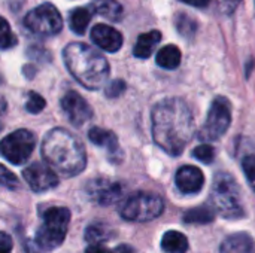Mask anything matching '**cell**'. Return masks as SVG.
I'll return each instance as SVG.
<instances>
[{"mask_svg": "<svg viewBox=\"0 0 255 253\" xmlns=\"http://www.w3.org/2000/svg\"><path fill=\"white\" fill-rule=\"evenodd\" d=\"M25 183L33 192H45L58 185V177L55 171L42 163H34L22 171Z\"/></svg>", "mask_w": 255, "mask_h": 253, "instance_id": "11", "label": "cell"}, {"mask_svg": "<svg viewBox=\"0 0 255 253\" xmlns=\"http://www.w3.org/2000/svg\"><path fill=\"white\" fill-rule=\"evenodd\" d=\"M61 109L75 127H82L93 116L91 106L76 91H69L64 94V97L61 98Z\"/></svg>", "mask_w": 255, "mask_h": 253, "instance_id": "12", "label": "cell"}, {"mask_svg": "<svg viewBox=\"0 0 255 253\" xmlns=\"http://www.w3.org/2000/svg\"><path fill=\"white\" fill-rule=\"evenodd\" d=\"M175 25H176V30L181 36H184L185 39H191L194 37L196 31H197V22L185 15V13H179L176 15V19H175Z\"/></svg>", "mask_w": 255, "mask_h": 253, "instance_id": "24", "label": "cell"}, {"mask_svg": "<svg viewBox=\"0 0 255 253\" xmlns=\"http://www.w3.org/2000/svg\"><path fill=\"white\" fill-rule=\"evenodd\" d=\"M45 104H46V101H45V98L40 94L33 92V91L28 92L27 103H25L27 112H30V113H40L45 109Z\"/></svg>", "mask_w": 255, "mask_h": 253, "instance_id": "25", "label": "cell"}, {"mask_svg": "<svg viewBox=\"0 0 255 253\" xmlns=\"http://www.w3.org/2000/svg\"><path fill=\"white\" fill-rule=\"evenodd\" d=\"M88 139L97 145L99 148H103L106 149L111 155H114L115 152H118V140H117V136L109 131V130H103L100 127H93L90 131H88Z\"/></svg>", "mask_w": 255, "mask_h": 253, "instance_id": "17", "label": "cell"}, {"mask_svg": "<svg viewBox=\"0 0 255 253\" xmlns=\"http://www.w3.org/2000/svg\"><path fill=\"white\" fill-rule=\"evenodd\" d=\"M0 171H1V185L7 189H16L19 186V182L16 179V176L9 171L6 167H0Z\"/></svg>", "mask_w": 255, "mask_h": 253, "instance_id": "30", "label": "cell"}, {"mask_svg": "<svg viewBox=\"0 0 255 253\" xmlns=\"http://www.w3.org/2000/svg\"><path fill=\"white\" fill-rule=\"evenodd\" d=\"M70 212L66 207H49L43 213L42 224L36 233V243L43 251L57 249L66 237Z\"/></svg>", "mask_w": 255, "mask_h": 253, "instance_id": "5", "label": "cell"}, {"mask_svg": "<svg viewBox=\"0 0 255 253\" xmlns=\"http://www.w3.org/2000/svg\"><path fill=\"white\" fill-rule=\"evenodd\" d=\"M63 60L70 75L87 89H100L108 82L109 63L90 45L69 43L63 49Z\"/></svg>", "mask_w": 255, "mask_h": 253, "instance_id": "3", "label": "cell"}, {"mask_svg": "<svg viewBox=\"0 0 255 253\" xmlns=\"http://www.w3.org/2000/svg\"><path fill=\"white\" fill-rule=\"evenodd\" d=\"M40 152L48 166L66 177L79 174L87 166L82 142L66 128H52L46 133Z\"/></svg>", "mask_w": 255, "mask_h": 253, "instance_id": "2", "label": "cell"}, {"mask_svg": "<svg viewBox=\"0 0 255 253\" xmlns=\"http://www.w3.org/2000/svg\"><path fill=\"white\" fill-rule=\"evenodd\" d=\"M151 121L155 145L172 157L181 155L194 134V118L188 104L176 97L164 98L154 106Z\"/></svg>", "mask_w": 255, "mask_h": 253, "instance_id": "1", "label": "cell"}, {"mask_svg": "<svg viewBox=\"0 0 255 253\" xmlns=\"http://www.w3.org/2000/svg\"><path fill=\"white\" fill-rule=\"evenodd\" d=\"M179 1L191 4V6H196V7H206L211 0H179Z\"/></svg>", "mask_w": 255, "mask_h": 253, "instance_id": "34", "label": "cell"}, {"mask_svg": "<svg viewBox=\"0 0 255 253\" xmlns=\"http://www.w3.org/2000/svg\"><path fill=\"white\" fill-rule=\"evenodd\" d=\"M175 180L182 194H197L203 188L205 176L200 169L194 166H184L178 170Z\"/></svg>", "mask_w": 255, "mask_h": 253, "instance_id": "13", "label": "cell"}, {"mask_svg": "<svg viewBox=\"0 0 255 253\" xmlns=\"http://www.w3.org/2000/svg\"><path fill=\"white\" fill-rule=\"evenodd\" d=\"M36 145V137L28 130H16L6 136L1 142V155L12 164H24Z\"/></svg>", "mask_w": 255, "mask_h": 253, "instance_id": "9", "label": "cell"}, {"mask_svg": "<svg viewBox=\"0 0 255 253\" xmlns=\"http://www.w3.org/2000/svg\"><path fill=\"white\" fill-rule=\"evenodd\" d=\"M27 252H28V253H34V252H33V251H31V249H30V248H28V246H27Z\"/></svg>", "mask_w": 255, "mask_h": 253, "instance_id": "36", "label": "cell"}, {"mask_svg": "<svg viewBox=\"0 0 255 253\" xmlns=\"http://www.w3.org/2000/svg\"><path fill=\"white\" fill-rule=\"evenodd\" d=\"M242 169H244V173H245L248 182L254 186L255 191V155H248L244 158Z\"/></svg>", "mask_w": 255, "mask_h": 253, "instance_id": "28", "label": "cell"}, {"mask_svg": "<svg viewBox=\"0 0 255 253\" xmlns=\"http://www.w3.org/2000/svg\"><path fill=\"white\" fill-rule=\"evenodd\" d=\"M220 251L221 253H255V242L247 233H236L223 242Z\"/></svg>", "mask_w": 255, "mask_h": 253, "instance_id": "15", "label": "cell"}, {"mask_svg": "<svg viewBox=\"0 0 255 253\" xmlns=\"http://www.w3.org/2000/svg\"><path fill=\"white\" fill-rule=\"evenodd\" d=\"M232 122V106L226 97H217L208 112L206 121L199 133V137L206 142L218 140L229 130Z\"/></svg>", "mask_w": 255, "mask_h": 253, "instance_id": "8", "label": "cell"}, {"mask_svg": "<svg viewBox=\"0 0 255 253\" xmlns=\"http://www.w3.org/2000/svg\"><path fill=\"white\" fill-rule=\"evenodd\" d=\"M193 155L196 160H199L200 163H205V164H211L212 160H214V148L211 145H200L197 148H194L193 151Z\"/></svg>", "mask_w": 255, "mask_h": 253, "instance_id": "26", "label": "cell"}, {"mask_svg": "<svg viewBox=\"0 0 255 253\" xmlns=\"http://www.w3.org/2000/svg\"><path fill=\"white\" fill-rule=\"evenodd\" d=\"M90 7L94 13L111 21H120L123 16V6L117 0H94Z\"/></svg>", "mask_w": 255, "mask_h": 253, "instance_id": "18", "label": "cell"}, {"mask_svg": "<svg viewBox=\"0 0 255 253\" xmlns=\"http://www.w3.org/2000/svg\"><path fill=\"white\" fill-rule=\"evenodd\" d=\"M124 91H126V82L121 81V79L112 81V82L106 86V89H105V92H106V95H108L109 98H117V97H120Z\"/></svg>", "mask_w": 255, "mask_h": 253, "instance_id": "29", "label": "cell"}, {"mask_svg": "<svg viewBox=\"0 0 255 253\" xmlns=\"http://www.w3.org/2000/svg\"><path fill=\"white\" fill-rule=\"evenodd\" d=\"M211 201L217 212L224 218L236 219L244 216V209L241 204V189L235 177L229 173H218L214 177Z\"/></svg>", "mask_w": 255, "mask_h": 253, "instance_id": "4", "label": "cell"}, {"mask_svg": "<svg viewBox=\"0 0 255 253\" xmlns=\"http://www.w3.org/2000/svg\"><path fill=\"white\" fill-rule=\"evenodd\" d=\"M242 0H221V9L224 13H232Z\"/></svg>", "mask_w": 255, "mask_h": 253, "instance_id": "32", "label": "cell"}, {"mask_svg": "<svg viewBox=\"0 0 255 253\" xmlns=\"http://www.w3.org/2000/svg\"><path fill=\"white\" fill-rule=\"evenodd\" d=\"M161 248L167 253H185L188 251V240L179 231H167L163 236Z\"/></svg>", "mask_w": 255, "mask_h": 253, "instance_id": "20", "label": "cell"}, {"mask_svg": "<svg viewBox=\"0 0 255 253\" xmlns=\"http://www.w3.org/2000/svg\"><path fill=\"white\" fill-rule=\"evenodd\" d=\"M181 58L182 57H181L179 48L175 45H167L157 52L155 61L160 67L167 69V70H173L181 64Z\"/></svg>", "mask_w": 255, "mask_h": 253, "instance_id": "21", "label": "cell"}, {"mask_svg": "<svg viewBox=\"0 0 255 253\" xmlns=\"http://www.w3.org/2000/svg\"><path fill=\"white\" fill-rule=\"evenodd\" d=\"M160 40H161V33L158 30H152L149 33L140 34L136 45H134V49H133L134 57H137V58H149L152 55L155 46L160 43Z\"/></svg>", "mask_w": 255, "mask_h": 253, "instance_id": "16", "label": "cell"}, {"mask_svg": "<svg viewBox=\"0 0 255 253\" xmlns=\"http://www.w3.org/2000/svg\"><path fill=\"white\" fill-rule=\"evenodd\" d=\"M214 219H215V209L209 207V206L194 207L184 215V222H187V224L202 225V224H209Z\"/></svg>", "mask_w": 255, "mask_h": 253, "instance_id": "23", "label": "cell"}, {"mask_svg": "<svg viewBox=\"0 0 255 253\" xmlns=\"http://www.w3.org/2000/svg\"><path fill=\"white\" fill-rule=\"evenodd\" d=\"M164 210L163 200L149 192H137L128 197L120 207V215L131 222H149Z\"/></svg>", "mask_w": 255, "mask_h": 253, "instance_id": "6", "label": "cell"}, {"mask_svg": "<svg viewBox=\"0 0 255 253\" xmlns=\"http://www.w3.org/2000/svg\"><path fill=\"white\" fill-rule=\"evenodd\" d=\"M114 237V233L109 225L102 222H94L87 227L85 230V240L90 246H99L105 242H109Z\"/></svg>", "mask_w": 255, "mask_h": 253, "instance_id": "19", "label": "cell"}, {"mask_svg": "<svg viewBox=\"0 0 255 253\" xmlns=\"http://www.w3.org/2000/svg\"><path fill=\"white\" fill-rule=\"evenodd\" d=\"M93 13L94 12H93L91 7H76L70 13V28H72V31H75L76 34H84L88 24H90V19H91Z\"/></svg>", "mask_w": 255, "mask_h": 253, "instance_id": "22", "label": "cell"}, {"mask_svg": "<svg viewBox=\"0 0 255 253\" xmlns=\"http://www.w3.org/2000/svg\"><path fill=\"white\" fill-rule=\"evenodd\" d=\"M114 253H136V251L131 248V246H127V245H121V246H118Z\"/></svg>", "mask_w": 255, "mask_h": 253, "instance_id": "35", "label": "cell"}, {"mask_svg": "<svg viewBox=\"0 0 255 253\" xmlns=\"http://www.w3.org/2000/svg\"><path fill=\"white\" fill-rule=\"evenodd\" d=\"M91 40L108 52H117L123 46V36L114 27L106 24H97L91 30Z\"/></svg>", "mask_w": 255, "mask_h": 253, "instance_id": "14", "label": "cell"}, {"mask_svg": "<svg viewBox=\"0 0 255 253\" xmlns=\"http://www.w3.org/2000/svg\"><path fill=\"white\" fill-rule=\"evenodd\" d=\"M85 194L99 206H111L123 197V185L109 179H91L85 186Z\"/></svg>", "mask_w": 255, "mask_h": 253, "instance_id": "10", "label": "cell"}, {"mask_svg": "<svg viewBox=\"0 0 255 253\" xmlns=\"http://www.w3.org/2000/svg\"><path fill=\"white\" fill-rule=\"evenodd\" d=\"M24 25L36 36H55L63 28V19L57 7L51 3H42L24 16Z\"/></svg>", "mask_w": 255, "mask_h": 253, "instance_id": "7", "label": "cell"}, {"mask_svg": "<svg viewBox=\"0 0 255 253\" xmlns=\"http://www.w3.org/2000/svg\"><path fill=\"white\" fill-rule=\"evenodd\" d=\"M12 252V239L6 234H0V253H10Z\"/></svg>", "mask_w": 255, "mask_h": 253, "instance_id": "31", "label": "cell"}, {"mask_svg": "<svg viewBox=\"0 0 255 253\" xmlns=\"http://www.w3.org/2000/svg\"><path fill=\"white\" fill-rule=\"evenodd\" d=\"M85 253H114V251H109L108 248L99 245V246H88Z\"/></svg>", "mask_w": 255, "mask_h": 253, "instance_id": "33", "label": "cell"}, {"mask_svg": "<svg viewBox=\"0 0 255 253\" xmlns=\"http://www.w3.org/2000/svg\"><path fill=\"white\" fill-rule=\"evenodd\" d=\"M15 45H16V37L10 31L7 21L3 18L1 19V48L3 49H9V48H12Z\"/></svg>", "mask_w": 255, "mask_h": 253, "instance_id": "27", "label": "cell"}]
</instances>
